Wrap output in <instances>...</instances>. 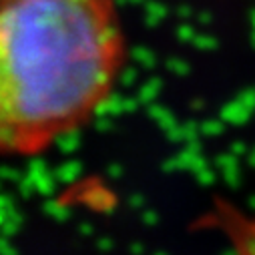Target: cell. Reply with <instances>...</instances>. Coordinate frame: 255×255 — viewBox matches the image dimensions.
I'll use <instances>...</instances> for the list:
<instances>
[{"label": "cell", "instance_id": "cell-1", "mask_svg": "<svg viewBox=\"0 0 255 255\" xmlns=\"http://www.w3.org/2000/svg\"><path fill=\"white\" fill-rule=\"evenodd\" d=\"M125 65L117 0H0V155H40L81 131Z\"/></svg>", "mask_w": 255, "mask_h": 255}]
</instances>
